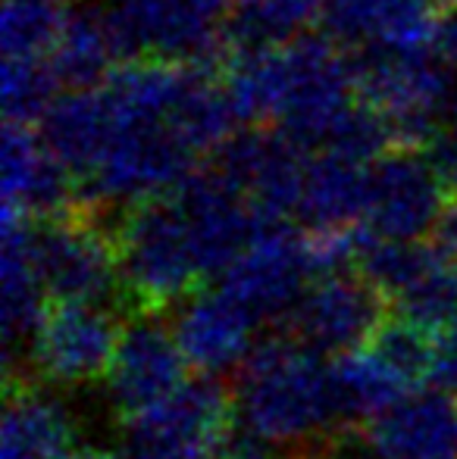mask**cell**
Returning a JSON list of instances; mask_svg holds the SVG:
<instances>
[{"mask_svg":"<svg viewBox=\"0 0 457 459\" xmlns=\"http://www.w3.org/2000/svg\"><path fill=\"white\" fill-rule=\"evenodd\" d=\"M235 425L267 444L304 447L320 444L342 425L332 391V366L298 338H263L238 368Z\"/></svg>","mask_w":457,"mask_h":459,"instance_id":"6da1fadb","label":"cell"},{"mask_svg":"<svg viewBox=\"0 0 457 459\" xmlns=\"http://www.w3.org/2000/svg\"><path fill=\"white\" fill-rule=\"evenodd\" d=\"M113 244L119 294L132 300V313H160L191 294L201 278L172 191L126 206L113 229Z\"/></svg>","mask_w":457,"mask_h":459,"instance_id":"7a4b0ae2","label":"cell"},{"mask_svg":"<svg viewBox=\"0 0 457 459\" xmlns=\"http://www.w3.org/2000/svg\"><path fill=\"white\" fill-rule=\"evenodd\" d=\"M232 0H113L107 29L119 60H170L223 69Z\"/></svg>","mask_w":457,"mask_h":459,"instance_id":"3957f363","label":"cell"},{"mask_svg":"<svg viewBox=\"0 0 457 459\" xmlns=\"http://www.w3.org/2000/svg\"><path fill=\"white\" fill-rule=\"evenodd\" d=\"M232 425L226 387L210 375L189 378L163 403L128 419L113 459H220Z\"/></svg>","mask_w":457,"mask_h":459,"instance_id":"277c9868","label":"cell"},{"mask_svg":"<svg viewBox=\"0 0 457 459\" xmlns=\"http://www.w3.org/2000/svg\"><path fill=\"white\" fill-rule=\"evenodd\" d=\"M286 56L288 91L276 126L304 151H323L357 103L351 54L330 35H298L286 44Z\"/></svg>","mask_w":457,"mask_h":459,"instance_id":"5b68a950","label":"cell"},{"mask_svg":"<svg viewBox=\"0 0 457 459\" xmlns=\"http://www.w3.org/2000/svg\"><path fill=\"white\" fill-rule=\"evenodd\" d=\"M35 260L50 300L107 303L119 294V260L113 231H104L101 212L35 222Z\"/></svg>","mask_w":457,"mask_h":459,"instance_id":"8992f818","label":"cell"},{"mask_svg":"<svg viewBox=\"0 0 457 459\" xmlns=\"http://www.w3.org/2000/svg\"><path fill=\"white\" fill-rule=\"evenodd\" d=\"M307 151L279 128L250 126L235 132L210 153L207 169L242 191L267 222H286L298 216L307 178Z\"/></svg>","mask_w":457,"mask_h":459,"instance_id":"52a82bcc","label":"cell"},{"mask_svg":"<svg viewBox=\"0 0 457 459\" xmlns=\"http://www.w3.org/2000/svg\"><path fill=\"white\" fill-rule=\"evenodd\" d=\"M445 191L426 151L395 147L370 166L360 229L379 241H420L439 222Z\"/></svg>","mask_w":457,"mask_h":459,"instance_id":"ba28073f","label":"cell"},{"mask_svg":"<svg viewBox=\"0 0 457 459\" xmlns=\"http://www.w3.org/2000/svg\"><path fill=\"white\" fill-rule=\"evenodd\" d=\"M304 235L288 222H273L257 241L220 275V290L238 303L250 319H288L304 290L311 288Z\"/></svg>","mask_w":457,"mask_h":459,"instance_id":"9c48e42d","label":"cell"},{"mask_svg":"<svg viewBox=\"0 0 457 459\" xmlns=\"http://www.w3.org/2000/svg\"><path fill=\"white\" fill-rule=\"evenodd\" d=\"M185 363L172 328L157 313H132L122 325L107 378V403L122 419L154 410L185 385Z\"/></svg>","mask_w":457,"mask_h":459,"instance_id":"30bf717a","label":"cell"},{"mask_svg":"<svg viewBox=\"0 0 457 459\" xmlns=\"http://www.w3.org/2000/svg\"><path fill=\"white\" fill-rule=\"evenodd\" d=\"M172 197L182 210L201 278L223 275L257 241V235L273 225L214 169L189 176Z\"/></svg>","mask_w":457,"mask_h":459,"instance_id":"8fae6325","label":"cell"},{"mask_svg":"<svg viewBox=\"0 0 457 459\" xmlns=\"http://www.w3.org/2000/svg\"><path fill=\"white\" fill-rule=\"evenodd\" d=\"M119 332L116 319L98 303H54L29 341L31 368L48 385L60 387L98 381L110 372Z\"/></svg>","mask_w":457,"mask_h":459,"instance_id":"7c38bea8","label":"cell"},{"mask_svg":"<svg viewBox=\"0 0 457 459\" xmlns=\"http://www.w3.org/2000/svg\"><path fill=\"white\" fill-rule=\"evenodd\" d=\"M382 300L385 297L360 275L317 278L288 316L292 338L320 357H345L360 344H370L373 334L382 328Z\"/></svg>","mask_w":457,"mask_h":459,"instance_id":"4fadbf2b","label":"cell"},{"mask_svg":"<svg viewBox=\"0 0 457 459\" xmlns=\"http://www.w3.org/2000/svg\"><path fill=\"white\" fill-rule=\"evenodd\" d=\"M170 328L185 363L198 375H210V378L242 368L248 353L254 351L257 322L220 288L198 290L189 300H182Z\"/></svg>","mask_w":457,"mask_h":459,"instance_id":"5bb4252c","label":"cell"},{"mask_svg":"<svg viewBox=\"0 0 457 459\" xmlns=\"http://www.w3.org/2000/svg\"><path fill=\"white\" fill-rule=\"evenodd\" d=\"M373 459H457V403L452 394L414 391L366 422Z\"/></svg>","mask_w":457,"mask_h":459,"instance_id":"9a60e30c","label":"cell"},{"mask_svg":"<svg viewBox=\"0 0 457 459\" xmlns=\"http://www.w3.org/2000/svg\"><path fill=\"white\" fill-rule=\"evenodd\" d=\"M323 35L345 50L379 48L420 54L433 50V4L429 0H326Z\"/></svg>","mask_w":457,"mask_h":459,"instance_id":"2e32d148","label":"cell"},{"mask_svg":"<svg viewBox=\"0 0 457 459\" xmlns=\"http://www.w3.org/2000/svg\"><path fill=\"white\" fill-rule=\"evenodd\" d=\"M4 341L6 366L16 357V347L35 338L48 316V288L35 260V222L4 212Z\"/></svg>","mask_w":457,"mask_h":459,"instance_id":"e0dca14e","label":"cell"},{"mask_svg":"<svg viewBox=\"0 0 457 459\" xmlns=\"http://www.w3.org/2000/svg\"><path fill=\"white\" fill-rule=\"evenodd\" d=\"M116 122L104 91H69L57 97L41 119V141L79 182H85L104 160Z\"/></svg>","mask_w":457,"mask_h":459,"instance_id":"ac0fdd59","label":"cell"},{"mask_svg":"<svg viewBox=\"0 0 457 459\" xmlns=\"http://www.w3.org/2000/svg\"><path fill=\"white\" fill-rule=\"evenodd\" d=\"M75 447V419L57 394L31 385L6 387L0 459H63Z\"/></svg>","mask_w":457,"mask_h":459,"instance_id":"d6986e66","label":"cell"},{"mask_svg":"<svg viewBox=\"0 0 457 459\" xmlns=\"http://www.w3.org/2000/svg\"><path fill=\"white\" fill-rule=\"evenodd\" d=\"M370 166L323 151L307 163L298 216L307 229H354L364 219Z\"/></svg>","mask_w":457,"mask_h":459,"instance_id":"ffe728a7","label":"cell"},{"mask_svg":"<svg viewBox=\"0 0 457 459\" xmlns=\"http://www.w3.org/2000/svg\"><path fill=\"white\" fill-rule=\"evenodd\" d=\"M57 82L69 91H94L110 79L113 60H119L116 44L101 10H69L63 35L48 56Z\"/></svg>","mask_w":457,"mask_h":459,"instance_id":"44dd1931","label":"cell"},{"mask_svg":"<svg viewBox=\"0 0 457 459\" xmlns=\"http://www.w3.org/2000/svg\"><path fill=\"white\" fill-rule=\"evenodd\" d=\"M332 391L342 425L373 422L401 397L414 394L370 347L351 351L332 363Z\"/></svg>","mask_w":457,"mask_h":459,"instance_id":"7402d4cb","label":"cell"},{"mask_svg":"<svg viewBox=\"0 0 457 459\" xmlns=\"http://www.w3.org/2000/svg\"><path fill=\"white\" fill-rule=\"evenodd\" d=\"M323 4L326 0H232L223 25L229 54L294 41L304 25L323 16Z\"/></svg>","mask_w":457,"mask_h":459,"instance_id":"603a6c76","label":"cell"},{"mask_svg":"<svg viewBox=\"0 0 457 459\" xmlns=\"http://www.w3.org/2000/svg\"><path fill=\"white\" fill-rule=\"evenodd\" d=\"M442 260L435 244L423 241H379L360 229L357 275L370 281L382 297H398L410 290L435 263Z\"/></svg>","mask_w":457,"mask_h":459,"instance_id":"cb8c5ba5","label":"cell"},{"mask_svg":"<svg viewBox=\"0 0 457 459\" xmlns=\"http://www.w3.org/2000/svg\"><path fill=\"white\" fill-rule=\"evenodd\" d=\"M66 19L63 0H6L0 16L4 56H50Z\"/></svg>","mask_w":457,"mask_h":459,"instance_id":"d4e9b609","label":"cell"},{"mask_svg":"<svg viewBox=\"0 0 457 459\" xmlns=\"http://www.w3.org/2000/svg\"><path fill=\"white\" fill-rule=\"evenodd\" d=\"M57 75L41 56H6L0 73L4 119L16 126H35L57 100Z\"/></svg>","mask_w":457,"mask_h":459,"instance_id":"484cf974","label":"cell"},{"mask_svg":"<svg viewBox=\"0 0 457 459\" xmlns=\"http://www.w3.org/2000/svg\"><path fill=\"white\" fill-rule=\"evenodd\" d=\"M398 319L423 328V332H445L457 325V263L442 256L410 290L395 300Z\"/></svg>","mask_w":457,"mask_h":459,"instance_id":"4316f807","label":"cell"},{"mask_svg":"<svg viewBox=\"0 0 457 459\" xmlns=\"http://www.w3.org/2000/svg\"><path fill=\"white\" fill-rule=\"evenodd\" d=\"M370 351L382 359L410 391L423 385L429 378V368H433V344H429L426 332L404 319L382 322L376 334L370 341Z\"/></svg>","mask_w":457,"mask_h":459,"instance_id":"83f0119b","label":"cell"},{"mask_svg":"<svg viewBox=\"0 0 457 459\" xmlns=\"http://www.w3.org/2000/svg\"><path fill=\"white\" fill-rule=\"evenodd\" d=\"M429 381L435 385V391L457 397V325L439 332V341L433 344V368H429Z\"/></svg>","mask_w":457,"mask_h":459,"instance_id":"f1b7e54d","label":"cell"},{"mask_svg":"<svg viewBox=\"0 0 457 459\" xmlns=\"http://www.w3.org/2000/svg\"><path fill=\"white\" fill-rule=\"evenodd\" d=\"M429 48H433V54L439 56L445 66L457 69V4L439 10L435 25H433V44H429Z\"/></svg>","mask_w":457,"mask_h":459,"instance_id":"f546056e","label":"cell"},{"mask_svg":"<svg viewBox=\"0 0 457 459\" xmlns=\"http://www.w3.org/2000/svg\"><path fill=\"white\" fill-rule=\"evenodd\" d=\"M435 247L445 260L457 263V191L448 194L445 206H442V216L435 222Z\"/></svg>","mask_w":457,"mask_h":459,"instance_id":"4dcf8cb0","label":"cell"},{"mask_svg":"<svg viewBox=\"0 0 457 459\" xmlns=\"http://www.w3.org/2000/svg\"><path fill=\"white\" fill-rule=\"evenodd\" d=\"M63 459H113V456L101 454V450H94V447H73Z\"/></svg>","mask_w":457,"mask_h":459,"instance_id":"1f68e13d","label":"cell"},{"mask_svg":"<svg viewBox=\"0 0 457 459\" xmlns=\"http://www.w3.org/2000/svg\"><path fill=\"white\" fill-rule=\"evenodd\" d=\"M433 4V10H445V6H454L457 0H429Z\"/></svg>","mask_w":457,"mask_h":459,"instance_id":"d6a6232c","label":"cell"}]
</instances>
